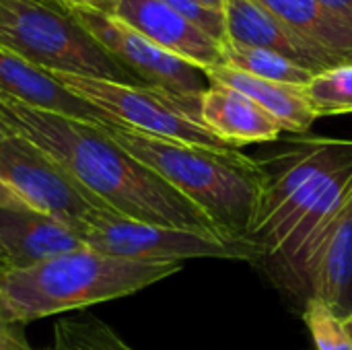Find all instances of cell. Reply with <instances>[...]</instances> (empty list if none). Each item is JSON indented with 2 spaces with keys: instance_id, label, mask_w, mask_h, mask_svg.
Masks as SVG:
<instances>
[{
  "instance_id": "1",
  "label": "cell",
  "mask_w": 352,
  "mask_h": 350,
  "mask_svg": "<svg viewBox=\"0 0 352 350\" xmlns=\"http://www.w3.org/2000/svg\"><path fill=\"white\" fill-rule=\"evenodd\" d=\"M0 113L16 134L56 157L113 212L148 225L227 237L192 200L124 151L107 128L37 109L6 95H0Z\"/></svg>"
},
{
  "instance_id": "2",
  "label": "cell",
  "mask_w": 352,
  "mask_h": 350,
  "mask_svg": "<svg viewBox=\"0 0 352 350\" xmlns=\"http://www.w3.org/2000/svg\"><path fill=\"white\" fill-rule=\"evenodd\" d=\"M107 132L124 151L192 200L227 237H248L268 182L260 159L239 149L188 144L124 126H111Z\"/></svg>"
},
{
  "instance_id": "3",
  "label": "cell",
  "mask_w": 352,
  "mask_h": 350,
  "mask_svg": "<svg viewBox=\"0 0 352 350\" xmlns=\"http://www.w3.org/2000/svg\"><path fill=\"white\" fill-rule=\"evenodd\" d=\"M182 270V262L111 258L89 248L0 272V316L29 324L134 295Z\"/></svg>"
},
{
  "instance_id": "4",
  "label": "cell",
  "mask_w": 352,
  "mask_h": 350,
  "mask_svg": "<svg viewBox=\"0 0 352 350\" xmlns=\"http://www.w3.org/2000/svg\"><path fill=\"white\" fill-rule=\"evenodd\" d=\"M352 161V140L297 134L270 159H260L268 173L264 196L248 231V241L274 260L295 225L318 200L330 175Z\"/></svg>"
},
{
  "instance_id": "5",
  "label": "cell",
  "mask_w": 352,
  "mask_h": 350,
  "mask_svg": "<svg viewBox=\"0 0 352 350\" xmlns=\"http://www.w3.org/2000/svg\"><path fill=\"white\" fill-rule=\"evenodd\" d=\"M0 45L50 74L142 85L72 12L52 0H0Z\"/></svg>"
},
{
  "instance_id": "6",
  "label": "cell",
  "mask_w": 352,
  "mask_h": 350,
  "mask_svg": "<svg viewBox=\"0 0 352 350\" xmlns=\"http://www.w3.org/2000/svg\"><path fill=\"white\" fill-rule=\"evenodd\" d=\"M70 93L109 116L118 126L188 144L233 149L200 122V99H184L148 85L116 83L78 74H52Z\"/></svg>"
},
{
  "instance_id": "7",
  "label": "cell",
  "mask_w": 352,
  "mask_h": 350,
  "mask_svg": "<svg viewBox=\"0 0 352 350\" xmlns=\"http://www.w3.org/2000/svg\"><path fill=\"white\" fill-rule=\"evenodd\" d=\"M85 248L111 258L184 262L194 258L256 262L262 254L245 239L140 223L113 210L97 212L82 231Z\"/></svg>"
},
{
  "instance_id": "8",
  "label": "cell",
  "mask_w": 352,
  "mask_h": 350,
  "mask_svg": "<svg viewBox=\"0 0 352 350\" xmlns=\"http://www.w3.org/2000/svg\"><path fill=\"white\" fill-rule=\"evenodd\" d=\"M0 177L33 210L70 225L80 237L97 212L111 210L56 157L16 132L0 140Z\"/></svg>"
},
{
  "instance_id": "9",
  "label": "cell",
  "mask_w": 352,
  "mask_h": 350,
  "mask_svg": "<svg viewBox=\"0 0 352 350\" xmlns=\"http://www.w3.org/2000/svg\"><path fill=\"white\" fill-rule=\"evenodd\" d=\"M78 23L142 85L198 101L208 78L198 66L165 52L116 14L72 12Z\"/></svg>"
},
{
  "instance_id": "10",
  "label": "cell",
  "mask_w": 352,
  "mask_h": 350,
  "mask_svg": "<svg viewBox=\"0 0 352 350\" xmlns=\"http://www.w3.org/2000/svg\"><path fill=\"white\" fill-rule=\"evenodd\" d=\"M287 283L322 299L340 318L352 311V192L326 227L283 270Z\"/></svg>"
},
{
  "instance_id": "11",
  "label": "cell",
  "mask_w": 352,
  "mask_h": 350,
  "mask_svg": "<svg viewBox=\"0 0 352 350\" xmlns=\"http://www.w3.org/2000/svg\"><path fill=\"white\" fill-rule=\"evenodd\" d=\"M113 14L165 52L200 70L223 64L225 45L161 0H120Z\"/></svg>"
},
{
  "instance_id": "12",
  "label": "cell",
  "mask_w": 352,
  "mask_h": 350,
  "mask_svg": "<svg viewBox=\"0 0 352 350\" xmlns=\"http://www.w3.org/2000/svg\"><path fill=\"white\" fill-rule=\"evenodd\" d=\"M225 23L227 43L274 52L316 74L342 64L326 52L303 41L256 0H227Z\"/></svg>"
},
{
  "instance_id": "13",
  "label": "cell",
  "mask_w": 352,
  "mask_h": 350,
  "mask_svg": "<svg viewBox=\"0 0 352 350\" xmlns=\"http://www.w3.org/2000/svg\"><path fill=\"white\" fill-rule=\"evenodd\" d=\"M0 250L8 268L21 270L85 250V241L76 229L50 215L0 208Z\"/></svg>"
},
{
  "instance_id": "14",
  "label": "cell",
  "mask_w": 352,
  "mask_h": 350,
  "mask_svg": "<svg viewBox=\"0 0 352 350\" xmlns=\"http://www.w3.org/2000/svg\"><path fill=\"white\" fill-rule=\"evenodd\" d=\"M0 95H6L19 103L70 116L82 122H91L103 128L118 126L101 109L93 107L82 97L70 93L50 72L33 66L19 54L0 45Z\"/></svg>"
},
{
  "instance_id": "15",
  "label": "cell",
  "mask_w": 352,
  "mask_h": 350,
  "mask_svg": "<svg viewBox=\"0 0 352 350\" xmlns=\"http://www.w3.org/2000/svg\"><path fill=\"white\" fill-rule=\"evenodd\" d=\"M200 122L233 149L252 142H274L285 132L258 103L223 85H208L200 95Z\"/></svg>"
},
{
  "instance_id": "16",
  "label": "cell",
  "mask_w": 352,
  "mask_h": 350,
  "mask_svg": "<svg viewBox=\"0 0 352 350\" xmlns=\"http://www.w3.org/2000/svg\"><path fill=\"white\" fill-rule=\"evenodd\" d=\"M204 74L210 85H223L250 97L264 111H268L283 126L285 132L305 134L318 120L316 111L311 109L305 97L303 87L258 78L225 64L212 66L204 70Z\"/></svg>"
},
{
  "instance_id": "17",
  "label": "cell",
  "mask_w": 352,
  "mask_h": 350,
  "mask_svg": "<svg viewBox=\"0 0 352 350\" xmlns=\"http://www.w3.org/2000/svg\"><path fill=\"white\" fill-rule=\"evenodd\" d=\"M309 45L342 64H352V29L340 23L320 0H256Z\"/></svg>"
},
{
  "instance_id": "18",
  "label": "cell",
  "mask_w": 352,
  "mask_h": 350,
  "mask_svg": "<svg viewBox=\"0 0 352 350\" xmlns=\"http://www.w3.org/2000/svg\"><path fill=\"white\" fill-rule=\"evenodd\" d=\"M223 64L231 66L235 70H241L245 74L258 76V78L295 85V87H305L316 76V72H311L274 52L260 50V47H248V45H233V43H225Z\"/></svg>"
},
{
  "instance_id": "19",
  "label": "cell",
  "mask_w": 352,
  "mask_h": 350,
  "mask_svg": "<svg viewBox=\"0 0 352 350\" xmlns=\"http://www.w3.org/2000/svg\"><path fill=\"white\" fill-rule=\"evenodd\" d=\"M54 350H134L93 316L64 318L54 328Z\"/></svg>"
},
{
  "instance_id": "20",
  "label": "cell",
  "mask_w": 352,
  "mask_h": 350,
  "mask_svg": "<svg viewBox=\"0 0 352 350\" xmlns=\"http://www.w3.org/2000/svg\"><path fill=\"white\" fill-rule=\"evenodd\" d=\"M303 91L318 118L352 113V64L316 74Z\"/></svg>"
},
{
  "instance_id": "21",
  "label": "cell",
  "mask_w": 352,
  "mask_h": 350,
  "mask_svg": "<svg viewBox=\"0 0 352 350\" xmlns=\"http://www.w3.org/2000/svg\"><path fill=\"white\" fill-rule=\"evenodd\" d=\"M303 322L318 350H352L351 340L342 328V318L322 299H305Z\"/></svg>"
},
{
  "instance_id": "22",
  "label": "cell",
  "mask_w": 352,
  "mask_h": 350,
  "mask_svg": "<svg viewBox=\"0 0 352 350\" xmlns=\"http://www.w3.org/2000/svg\"><path fill=\"white\" fill-rule=\"evenodd\" d=\"M169 8H173L177 14L194 23L198 29H202L206 35L217 39L219 43H227V23H225V12L212 10L204 6L198 0H161Z\"/></svg>"
},
{
  "instance_id": "23",
  "label": "cell",
  "mask_w": 352,
  "mask_h": 350,
  "mask_svg": "<svg viewBox=\"0 0 352 350\" xmlns=\"http://www.w3.org/2000/svg\"><path fill=\"white\" fill-rule=\"evenodd\" d=\"M68 12H103L113 14L120 0H52Z\"/></svg>"
},
{
  "instance_id": "24",
  "label": "cell",
  "mask_w": 352,
  "mask_h": 350,
  "mask_svg": "<svg viewBox=\"0 0 352 350\" xmlns=\"http://www.w3.org/2000/svg\"><path fill=\"white\" fill-rule=\"evenodd\" d=\"M0 350H31L23 334V324L8 322L0 316Z\"/></svg>"
},
{
  "instance_id": "25",
  "label": "cell",
  "mask_w": 352,
  "mask_h": 350,
  "mask_svg": "<svg viewBox=\"0 0 352 350\" xmlns=\"http://www.w3.org/2000/svg\"><path fill=\"white\" fill-rule=\"evenodd\" d=\"M0 208H10V210H33L25 200L23 196L12 190L2 177H0Z\"/></svg>"
},
{
  "instance_id": "26",
  "label": "cell",
  "mask_w": 352,
  "mask_h": 350,
  "mask_svg": "<svg viewBox=\"0 0 352 350\" xmlns=\"http://www.w3.org/2000/svg\"><path fill=\"white\" fill-rule=\"evenodd\" d=\"M320 4L330 10L340 23L352 29V0H320Z\"/></svg>"
},
{
  "instance_id": "27",
  "label": "cell",
  "mask_w": 352,
  "mask_h": 350,
  "mask_svg": "<svg viewBox=\"0 0 352 350\" xmlns=\"http://www.w3.org/2000/svg\"><path fill=\"white\" fill-rule=\"evenodd\" d=\"M198 2H202L204 6L219 10V12H225V6H227V0H198Z\"/></svg>"
},
{
  "instance_id": "28",
  "label": "cell",
  "mask_w": 352,
  "mask_h": 350,
  "mask_svg": "<svg viewBox=\"0 0 352 350\" xmlns=\"http://www.w3.org/2000/svg\"><path fill=\"white\" fill-rule=\"evenodd\" d=\"M10 134H14V130L6 124V120H4L2 113H0V140L6 138V136H10Z\"/></svg>"
},
{
  "instance_id": "29",
  "label": "cell",
  "mask_w": 352,
  "mask_h": 350,
  "mask_svg": "<svg viewBox=\"0 0 352 350\" xmlns=\"http://www.w3.org/2000/svg\"><path fill=\"white\" fill-rule=\"evenodd\" d=\"M342 328H344V332H346V336H349V340H351L352 344V311L349 316L342 318Z\"/></svg>"
},
{
  "instance_id": "30",
  "label": "cell",
  "mask_w": 352,
  "mask_h": 350,
  "mask_svg": "<svg viewBox=\"0 0 352 350\" xmlns=\"http://www.w3.org/2000/svg\"><path fill=\"white\" fill-rule=\"evenodd\" d=\"M6 268H8V264H6V258H4V254H2V250H0V272L6 270Z\"/></svg>"
}]
</instances>
